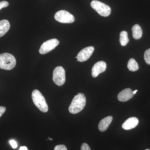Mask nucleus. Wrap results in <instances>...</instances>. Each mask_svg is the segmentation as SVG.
Here are the masks:
<instances>
[{
    "label": "nucleus",
    "instance_id": "1",
    "mask_svg": "<svg viewBox=\"0 0 150 150\" xmlns=\"http://www.w3.org/2000/svg\"><path fill=\"white\" fill-rule=\"evenodd\" d=\"M86 98L83 93H79L75 96L69 107V111L72 114L81 112L85 106Z\"/></svg>",
    "mask_w": 150,
    "mask_h": 150
},
{
    "label": "nucleus",
    "instance_id": "2",
    "mask_svg": "<svg viewBox=\"0 0 150 150\" xmlns=\"http://www.w3.org/2000/svg\"><path fill=\"white\" fill-rule=\"evenodd\" d=\"M16 61L14 56L9 53L0 54V69L11 70L16 66Z\"/></svg>",
    "mask_w": 150,
    "mask_h": 150
},
{
    "label": "nucleus",
    "instance_id": "3",
    "mask_svg": "<svg viewBox=\"0 0 150 150\" xmlns=\"http://www.w3.org/2000/svg\"><path fill=\"white\" fill-rule=\"evenodd\" d=\"M32 98L33 103L39 110L42 112H48V108L45 98L38 90L35 89L32 92Z\"/></svg>",
    "mask_w": 150,
    "mask_h": 150
},
{
    "label": "nucleus",
    "instance_id": "4",
    "mask_svg": "<svg viewBox=\"0 0 150 150\" xmlns=\"http://www.w3.org/2000/svg\"><path fill=\"white\" fill-rule=\"evenodd\" d=\"M91 7L101 16L107 17L111 13L110 7L99 1L93 0L91 3Z\"/></svg>",
    "mask_w": 150,
    "mask_h": 150
},
{
    "label": "nucleus",
    "instance_id": "5",
    "mask_svg": "<svg viewBox=\"0 0 150 150\" xmlns=\"http://www.w3.org/2000/svg\"><path fill=\"white\" fill-rule=\"evenodd\" d=\"M53 80L56 85L62 86L66 81V72L62 67H56L53 73Z\"/></svg>",
    "mask_w": 150,
    "mask_h": 150
},
{
    "label": "nucleus",
    "instance_id": "6",
    "mask_svg": "<svg viewBox=\"0 0 150 150\" xmlns=\"http://www.w3.org/2000/svg\"><path fill=\"white\" fill-rule=\"evenodd\" d=\"M54 18L56 21L61 23H71L75 21L74 16L67 11H59L55 14Z\"/></svg>",
    "mask_w": 150,
    "mask_h": 150
},
{
    "label": "nucleus",
    "instance_id": "7",
    "mask_svg": "<svg viewBox=\"0 0 150 150\" xmlns=\"http://www.w3.org/2000/svg\"><path fill=\"white\" fill-rule=\"evenodd\" d=\"M59 41L56 38L50 39L45 41L40 46L39 50L41 54H45L55 49L59 45Z\"/></svg>",
    "mask_w": 150,
    "mask_h": 150
},
{
    "label": "nucleus",
    "instance_id": "8",
    "mask_svg": "<svg viewBox=\"0 0 150 150\" xmlns=\"http://www.w3.org/2000/svg\"><path fill=\"white\" fill-rule=\"evenodd\" d=\"M94 51V48L93 46H88L83 48L78 54L77 61L81 62H86L90 58Z\"/></svg>",
    "mask_w": 150,
    "mask_h": 150
},
{
    "label": "nucleus",
    "instance_id": "9",
    "mask_svg": "<svg viewBox=\"0 0 150 150\" xmlns=\"http://www.w3.org/2000/svg\"><path fill=\"white\" fill-rule=\"evenodd\" d=\"M107 65L105 62L100 61L95 64L92 69L91 74L94 78L96 77L100 73L104 72L106 70Z\"/></svg>",
    "mask_w": 150,
    "mask_h": 150
},
{
    "label": "nucleus",
    "instance_id": "10",
    "mask_svg": "<svg viewBox=\"0 0 150 150\" xmlns=\"http://www.w3.org/2000/svg\"><path fill=\"white\" fill-rule=\"evenodd\" d=\"M134 95L133 91L131 88H126L118 93V99L121 102H126L132 98Z\"/></svg>",
    "mask_w": 150,
    "mask_h": 150
},
{
    "label": "nucleus",
    "instance_id": "11",
    "mask_svg": "<svg viewBox=\"0 0 150 150\" xmlns=\"http://www.w3.org/2000/svg\"><path fill=\"white\" fill-rule=\"evenodd\" d=\"M139 119L136 117H131L128 118L122 125V128L124 130H129L134 129L138 125Z\"/></svg>",
    "mask_w": 150,
    "mask_h": 150
},
{
    "label": "nucleus",
    "instance_id": "12",
    "mask_svg": "<svg viewBox=\"0 0 150 150\" xmlns=\"http://www.w3.org/2000/svg\"><path fill=\"white\" fill-rule=\"evenodd\" d=\"M113 118L112 116H108L102 119L98 124V129L101 132H104L109 127Z\"/></svg>",
    "mask_w": 150,
    "mask_h": 150
},
{
    "label": "nucleus",
    "instance_id": "13",
    "mask_svg": "<svg viewBox=\"0 0 150 150\" xmlns=\"http://www.w3.org/2000/svg\"><path fill=\"white\" fill-rule=\"evenodd\" d=\"M10 28L9 22L7 20L0 21V38L5 35Z\"/></svg>",
    "mask_w": 150,
    "mask_h": 150
},
{
    "label": "nucleus",
    "instance_id": "14",
    "mask_svg": "<svg viewBox=\"0 0 150 150\" xmlns=\"http://www.w3.org/2000/svg\"><path fill=\"white\" fill-rule=\"evenodd\" d=\"M132 35L134 39H139L142 38L143 34V30L139 25L135 24L132 28Z\"/></svg>",
    "mask_w": 150,
    "mask_h": 150
},
{
    "label": "nucleus",
    "instance_id": "15",
    "mask_svg": "<svg viewBox=\"0 0 150 150\" xmlns=\"http://www.w3.org/2000/svg\"><path fill=\"white\" fill-rule=\"evenodd\" d=\"M119 41H120L121 46H126L127 43H129V41L128 33L126 31H121L120 33Z\"/></svg>",
    "mask_w": 150,
    "mask_h": 150
},
{
    "label": "nucleus",
    "instance_id": "16",
    "mask_svg": "<svg viewBox=\"0 0 150 150\" xmlns=\"http://www.w3.org/2000/svg\"><path fill=\"white\" fill-rule=\"evenodd\" d=\"M127 67L129 70L131 71H136L139 69V64L134 59H131L129 60Z\"/></svg>",
    "mask_w": 150,
    "mask_h": 150
},
{
    "label": "nucleus",
    "instance_id": "17",
    "mask_svg": "<svg viewBox=\"0 0 150 150\" xmlns=\"http://www.w3.org/2000/svg\"><path fill=\"white\" fill-rule=\"evenodd\" d=\"M144 58L146 63L150 65V48L145 51Z\"/></svg>",
    "mask_w": 150,
    "mask_h": 150
},
{
    "label": "nucleus",
    "instance_id": "18",
    "mask_svg": "<svg viewBox=\"0 0 150 150\" xmlns=\"http://www.w3.org/2000/svg\"><path fill=\"white\" fill-rule=\"evenodd\" d=\"M54 150H67V149L64 145H59L55 146Z\"/></svg>",
    "mask_w": 150,
    "mask_h": 150
},
{
    "label": "nucleus",
    "instance_id": "19",
    "mask_svg": "<svg viewBox=\"0 0 150 150\" xmlns=\"http://www.w3.org/2000/svg\"><path fill=\"white\" fill-rule=\"evenodd\" d=\"M9 5V3L8 2L6 1H2L0 2V10L2 8H4L7 7Z\"/></svg>",
    "mask_w": 150,
    "mask_h": 150
},
{
    "label": "nucleus",
    "instance_id": "20",
    "mask_svg": "<svg viewBox=\"0 0 150 150\" xmlns=\"http://www.w3.org/2000/svg\"><path fill=\"white\" fill-rule=\"evenodd\" d=\"M81 150H91V149L88 144L83 143L81 146Z\"/></svg>",
    "mask_w": 150,
    "mask_h": 150
},
{
    "label": "nucleus",
    "instance_id": "21",
    "mask_svg": "<svg viewBox=\"0 0 150 150\" xmlns=\"http://www.w3.org/2000/svg\"><path fill=\"white\" fill-rule=\"evenodd\" d=\"M10 144L11 146L12 147L13 149H16L17 147V144L16 142L13 140H11L9 141Z\"/></svg>",
    "mask_w": 150,
    "mask_h": 150
},
{
    "label": "nucleus",
    "instance_id": "22",
    "mask_svg": "<svg viewBox=\"0 0 150 150\" xmlns=\"http://www.w3.org/2000/svg\"><path fill=\"white\" fill-rule=\"evenodd\" d=\"M6 108L4 106H0V118L1 117L2 115L5 112Z\"/></svg>",
    "mask_w": 150,
    "mask_h": 150
},
{
    "label": "nucleus",
    "instance_id": "23",
    "mask_svg": "<svg viewBox=\"0 0 150 150\" xmlns=\"http://www.w3.org/2000/svg\"><path fill=\"white\" fill-rule=\"evenodd\" d=\"M19 150H28L27 148L25 146H21Z\"/></svg>",
    "mask_w": 150,
    "mask_h": 150
},
{
    "label": "nucleus",
    "instance_id": "24",
    "mask_svg": "<svg viewBox=\"0 0 150 150\" xmlns=\"http://www.w3.org/2000/svg\"><path fill=\"white\" fill-rule=\"evenodd\" d=\"M138 91V90H135V91H133V92H134V94H135L136 93H137V92Z\"/></svg>",
    "mask_w": 150,
    "mask_h": 150
},
{
    "label": "nucleus",
    "instance_id": "25",
    "mask_svg": "<svg viewBox=\"0 0 150 150\" xmlns=\"http://www.w3.org/2000/svg\"><path fill=\"white\" fill-rule=\"evenodd\" d=\"M48 139H49L51 140V141H52V140H53V139H51V138H49H49H48Z\"/></svg>",
    "mask_w": 150,
    "mask_h": 150
},
{
    "label": "nucleus",
    "instance_id": "26",
    "mask_svg": "<svg viewBox=\"0 0 150 150\" xmlns=\"http://www.w3.org/2000/svg\"><path fill=\"white\" fill-rule=\"evenodd\" d=\"M150 150L149 149H146V150Z\"/></svg>",
    "mask_w": 150,
    "mask_h": 150
}]
</instances>
